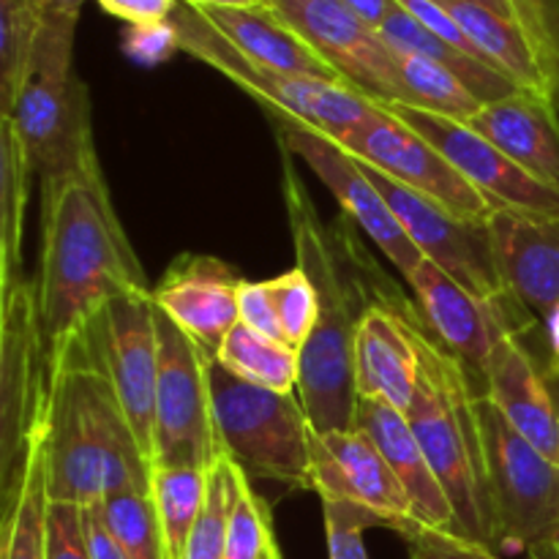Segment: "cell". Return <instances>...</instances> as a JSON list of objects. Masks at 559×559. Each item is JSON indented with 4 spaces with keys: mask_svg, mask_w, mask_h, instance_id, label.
<instances>
[{
    "mask_svg": "<svg viewBox=\"0 0 559 559\" xmlns=\"http://www.w3.org/2000/svg\"><path fill=\"white\" fill-rule=\"evenodd\" d=\"M211 399L222 456L238 464L249 478L314 491V429L300 396L251 385L213 358Z\"/></svg>",
    "mask_w": 559,
    "mask_h": 559,
    "instance_id": "8992f818",
    "label": "cell"
},
{
    "mask_svg": "<svg viewBox=\"0 0 559 559\" xmlns=\"http://www.w3.org/2000/svg\"><path fill=\"white\" fill-rule=\"evenodd\" d=\"M123 49L136 63H162L169 55L178 52V33L173 20L156 22V25H129L123 36Z\"/></svg>",
    "mask_w": 559,
    "mask_h": 559,
    "instance_id": "7bdbcfd3",
    "label": "cell"
},
{
    "mask_svg": "<svg viewBox=\"0 0 559 559\" xmlns=\"http://www.w3.org/2000/svg\"><path fill=\"white\" fill-rule=\"evenodd\" d=\"M360 22H366L369 27L380 31L382 22L391 16V11L396 9V0H342Z\"/></svg>",
    "mask_w": 559,
    "mask_h": 559,
    "instance_id": "bcb514c9",
    "label": "cell"
},
{
    "mask_svg": "<svg viewBox=\"0 0 559 559\" xmlns=\"http://www.w3.org/2000/svg\"><path fill=\"white\" fill-rule=\"evenodd\" d=\"M473 3H480V5H489L491 11H497V14H506L513 20V11H511V3L508 0H473Z\"/></svg>",
    "mask_w": 559,
    "mask_h": 559,
    "instance_id": "f907efd6",
    "label": "cell"
},
{
    "mask_svg": "<svg viewBox=\"0 0 559 559\" xmlns=\"http://www.w3.org/2000/svg\"><path fill=\"white\" fill-rule=\"evenodd\" d=\"M47 559H91L82 530V506L49 502Z\"/></svg>",
    "mask_w": 559,
    "mask_h": 559,
    "instance_id": "60d3db41",
    "label": "cell"
},
{
    "mask_svg": "<svg viewBox=\"0 0 559 559\" xmlns=\"http://www.w3.org/2000/svg\"><path fill=\"white\" fill-rule=\"evenodd\" d=\"M273 300H276L278 322H282L284 338L289 347L300 353L306 342L314 333L317 322H320V293H317L314 282L300 271L298 265L293 271L282 273V276L271 278Z\"/></svg>",
    "mask_w": 559,
    "mask_h": 559,
    "instance_id": "8d00e7d4",
    "label": "cell"
},
{
    "mask_svg": "<svg viewBox=\"0 0 559 559\" xmlns=\"http://www.w3.org/2000/svg\"><path fill=\"white\" fill-rule=\"evenodd\" d=\"M273 9L320 52L336 74L371 102L409 104L399 55L342 0H276Z\"/></svg>",
    "mask_w": 559,
    "mask_h": 559,
    "instance_id": "2e32d148",
    "label": "cell"
},
{
    "mask_svg": "<svg viewBox=\"0 0 559 559\" xmlns=\"http://www.w3.org/2000/svg\"><path fill=\"white\" fill-rule=\"evenodd\" d=\"M41 14L31 0H0V118L11 112L36 47Z\"/></svg>",
    "mask_w": 559,
    "mask_h": 559,
    "instance_id": "836d02e7",
    "label": "cell"
},
{
    "mask_svg": "<svg viewBox=\"0 0 559 559\" xmlns=\"http://www.w3.org/2000/svg\"><path fill=\"white\" fill-rule=\"evenodd\" d=\"M85 342L93 347V360L107 371L142 451L153 459L158 385L153 289H134L109 300L87 331Z\"/></svg>",
    "mask_w": 559,
    "mask_h": 559,
    "instance_id": "7c38bea8",
    "label": "cell"
},
{
    "mask_svg": "<svg viewBox=\"0 0 559 559\" xmlns=\"http://www.w3.org/2000/svg\"><path fill=\"white\" fill-rule=\"evenodd\" d=\"M82 338L49 360L44 413L49 500L96 506L126 489H151L142 451L107 371L82 358Z\"/></svg>",
    "mask_w": 559,
    "mask_h": 559,
    "instance_id": "3957f363",
    "label": "cell"
},
{
    "mask_svg": "<svg viewBox=\"0 0 559 559\" xmlns=\"http://www.w3.org/2000/svg\"><path fill=\"white\" fill-rule=\"evenodd\" d=\"M489 229L508 293L540 322L559 306V218L495 213Z\"/></svg>",
    "mask_w": 559,
    "mask_h": 559,
    "instance_id": "7402d4cb",
    "label": "cell"
},
{
    "mask_svg": "<svg viewBox=\"0 0 559 559\" xmlns=\"http://www.w3.org/2000/svg\"><path fill=\"white\" fill-rule=\"evenodd\" d=\"M82 530H85V544L91 559H129L123 546L112 535V530L104 522L98 506H82Z\"/></svg>",
    "mask_w": 559,
    "mask_h": 559,
    "instance_id": "f6af8a7d",
    "label": "cell"
},
{
    "mask_svg": "<svg viewBox=\"0 0 559 559\" xmlns=\"http://www.w3.org/2000/svg\"><path fill=\"white\" fill-rule=\"evenodd\" d=\"M96 3L126 25H156L173 16L178 0H96Z\"/></svg>",
    "mask_w": 559,
    "mask_h": 559,
    "instance_id": "ee69618b",
    "label": "cell"
},
{
    "mask_svg": "<svg viewBox=\"0 0 559 559\" xmlns=\"http://www.w3.org/2000/svg\"><path fill=\"white\" fill-rule=\"evenodd\" d=\"M322 516H325L328 557L331 559H369L364 533L369 527H385V522L377 519L374 513L347 506V502L322 500Z\"/></svg>",
    "mask_w": 559,
    "mask_h": 559,
    "instance_id": "74e56055",
    "label": "cell"
},
{
    "mask_svg": "<svg viewBox=\"0 0 559 559\" xmlns=\"http://www.w3.org/2000/svg\"><path fill=\"white\" fill-rule=\"evenodd\" d=\"M513 11V20L522 27L527 41L533 44L546 76H549L551 96H555V82L559 69V41H557V11L551 9V0H508Z\"/></svg>",
    "mask_w": 559,
    "mask_h": 559,
    "instance_id": "f35d334b",
    "label": "cell"
},
{
    "mask_svg": "<svg viewBox=\"0 0 559 559\" xmlns=\"http://www.w3.org/2000/svg\"><path fill=\"white\" fill-rule=\"evenodd\" d=\"M211 469L186 464H156L151 467V497L162 522L167 557H183L186 540L207 502Z\"/></svg>",
    "mask_w": 559,
    "mask_h": 559,
    "instance_id": "f546056e",
    "label": "cell"
},
{
    "mask_svg": "<svg viewBox=\"0 0 559 559\" xmlns=\"http://www.w3.org/2000/svg\"><path fill=\"white\" fill-rule=\"evenodd\" d=\"M535 180L559 191V109L546 93L516 91L467 120Z\"/></svg>",
    "mask_w": 559,
    "mask_h": 559,
    "instance_id": "603a6c76",
    "label": "cell"
},
{
    "mask_svg": "<svg viewBox=\"0 0 559 559\" xmlns=\"http://www.w3.org/2000/svg\"><path fill=\"white\" fill-rule=\"evenodd\" d=\"M240 284L243 278L218 257L180 254L153 289V304L216 358L224 338L240 322Z\"/></svg>",
    "mask_w": 559,
    "mask_h": 559,
    "instance_id": "d6986e66",
    "label": "cell"
},
{
    "mask_svg": "<svg viewBox=\"0 0 559 559\" xmlns=\"http://www.w3.org/2000/svg\"><path fill=\"white\" fill-rule=\"evenodd\" d=\"M331 140L360 164L380 169L404 189L418 191L462 222H489L497 213L426 136L388 112L380 102H374L369 118Z\"/></svg>",
    "mask_w": 559,
    "mask_h": 559,
    "instance_id": "8fae6325",
    "label": "cell"
},
{
    "mask_svg": "<svg viewBox=\"0 0 559 559\" xmlns=\"http://www.w3.org/2000/svg\"><path fill=\"white\" fill-rule=\"evenodd\" d=\"M169 20L178 33L180 52L202 60L227 76L240 91L254 96L273 118L295 120L328 136H338L369 118L374 109V102L349 87L347 82L282 74V71L254 63L240 49H235L200 11L180 0Z\"/></svg>",
    "mask_w": 559,
    "mask_h": 559,
    "instance_id": "52a82bcc",
    "label": "cell"
},
{
    "mask_svg": "<svg viewBox=\"0 0 559 559\" xmlns=\"http://www.w3.org/2000/svg\"><path fill=\"white\" fill-rule=\"evenodd\" d=\"M484 391L530 445L559 464V407L524 336L511 333L497 344L484 369Z\"/></svg>",
    "mask_w": 559,
    "mask_h": 559,
    "instance_id": "44dd1931",
    "label": "cell"
},
{
    "mask_svg": "<svg viewBox=\"0 0 559 559\" xmlns=\"http://www.w3.org/2000/svg\"><path fill=\"white\" fill-rule=\"evenodd\" d=\"M41 16H80L85 0H31Z\"/></svg>",
    "mask_w": 559,
    "mask_h": 559,
    "instance_id": "c3c4849f",
    "label": "cell"
},
{
    "mask_svg": "<svg viewBox=\"0 0 559 559\" xmlns=\"http://www.w3.org/2000/svg\"><path fill=\"white\" fill-rule=\"evenodd\" d=\"M271 3H276V0H271Z\"/></svg>",
    "mask_w": 559,
    "mask_h": 559,
    "instance_id": "9f6ffc18",
    "label": "cell"
},
{
    "mask_svg": "<svg viewBox=\"0 0 559 559\" xmlns=\"http://www.w3.org/2000/svg\"><path fill=\"white\" fill-rule=\"evenodd\" d=\"M0 500H3V559H47V516L52 500H49L41 435L27 451L14 486Z\"/></svg>",
    "mask_w": 559,
    "mask_h": 559,
    "instance_id": "83f0119b",
    "label": "cell"
},
{
    "mask_svg": "<svg viewBox=\"0 0 559 559\" xmlns=\"http://www.w3.org/2000/svg\"><path fill=\"white\" fill-rule=\"evenodd\" d=\"M158 385L153 459L211 469L222 459L211 399V355L156 306Z\"/></svg>",
    "mask_w": 559,
    "mask_h": 559,
    "instance_id": "30bf717a",
    "label": "cell"
},
{
    "mask_svg": "<svg viewBox=\"0 0 559 559\" xmlns=\"http://www.w3.org/2000/svg\"><path fill=\"white\" fill-rule=\"evenodd\" d=\"M180 3L191 5V9H262V5H273L271 0H180Z\"/></svg>",
    "mask_w": 559,
    "mask_h": 559,
    "instance_id": "681fc988",
    "label": "cell"
},
{
    "mask_svg": "<svg viewBox=\"0 0 559 559\" xmlns=\"http://www.w3.org/2000/svg\"><path fill=\"white\" fill-rule=\"evenodd\" d=\"M540 328H544L546 347H549L551 371L559 377V306H555V309L540 320Z\"/></svg>",
    "mask_w": 559,
    "mask_h": 559,
    "instance_id": "7dc6e473",
    "label": "cell"
},
{
    "mask_svg": "<svg viewBox=\"0 0 559 559\" xmlns=\"http://www.w3.org/2000/svg\"><path fill=\"white\" fill-rule=\"evenodd\" d=\"M235 49L254 63L282 74L314 76L344 82L328 60L278 14L273 5L262 9H197Z\"/></svg>",
    "mask_w": 559,
    "mask_h": 559,
    "instance_id": "d4e9b609",
    "label": "cell"
},
{
    "mask_svg": "<svg viewBox=\"0 0 559 559\" xmlns=\"http://www.w3.org/2000/svg\"><path fill=\"white\" fill-rule=\"evenodd\" d=\"M424 322L407 298L377 304L360 317L355 331V388L358 399H380L407 413L420 377L415 325Z\"/></svg>",
    "mask_w": 559,
    "mask_h": 559,
    "instance_id": "ffe728a7",
    "label": "cell"
},
{
    "mask_svg": "<svg viewBox=\"0 0 559 559\" xmlns=\"http://www.w3.org/2000/svg\"><path fill=\"white\" fill-rule=\"evenodd\" d=\"M355 429L371 437L382 451L385 462L396 473L399 484L404 486L413 506V516L418 527L451 530L453 533V508L445 489L437 480L407 413L380 402V399H358V415H355Z\"/></svg>",
    "mask_w": 559,
    "mask_h": 559,
    "instance_id": "cb8c5ba5",
    "label": "cell"
},
{
    "mask_svg": "<svg viewBox=\"0 0 559 559\" xmlns=\"http://www.w3.org/2000/svg\"><path fill=\"white\" fill-rule=\"evenodd\" d=\"M238 311H240V325L251 328V331L262 333L276 342H287L278 322L276 300H273L271 282H246L240 284L238 295Z\"/></svg>",
    "mask_w": 559,
    "mask_h": 559,
    "instance_id": "b9f144b4",
    "label": "cell"
},
{
    "mask_svg": "<svg viewBox=\"0 0 559 559\" xmlns=\"http://www.w3.org/2000/svg\"><path fill=\"white\" fill-rule=\"evenodd\" d=\"M311 475L322 500L364 508L399 535L415 524L413 506L380 448L360 429L328 431L311 440Z\"/></svg>",
    "mask_w": 559,
    "mask_h": 559,
    "instance_id": "ac0fdd59",
    "label": "cell"
},
{
    "mask_svg": "<svg viewBox=\"0 0 559 559\" xmlns=\"http://www.w3.org/2000/svg\"><path fill=\"white\" fill-rule=\"evenodd\" d=\"M486 475L495 508L497 551H533L559 544V464L530 445L495 402L475 396Z\"/></svg>",
    "mask_w": 559,
    "mask_h": 559,
    "instance_id": "ba28073f",
    "label": "cell"
},
{
    "mask_svg": "<svg viewBox=\"0 0 559 559\" xmlns=\"http://www.w3.org/2000/svg\"><path fill=\"white\" fill-rule=\"evenodd\" d=\"M380 104L409 129L426 136L497 213L522 218H559V191L535 180L527 169L511 162L469 123L426 112L409 104Z\"/></svg>",
    "mask_w": 559,
    "mask_h": 559,
    "instance_id": "4fadbf2b",
    "label": "cell"
},
{
    "mask_svg": "<svg viewBox=\"0 0 559 559\" xmlns=\"http://www.w3.org/2000/svg\"><path fill=\"white\" fill-rule=\"evenodd\" d=\"M276 120V134L284 151L304 158L306 167H311V173L333 191L344 216L353 218L358 229H364L366 238L402 273L404 282H409L424 262V254L404 233L402 222L380 194L374 180L369 178L364 164L322 131L300 126L295 120Z\"/></svg>",
    "mask_w": 559,
    "mask_h": 559,
    "instance_id": "9a60e30c",
    "label": "cell"
},
{
    "mask_svg": "<svg viewBox=\"0 0 559 559\" xmlns=\"http://www.w3.org/2000/svg\"><path fill=\"white\" fill-rule=\"evenodd\" d=\"M409 287L415 289L426 328L478 377H484L486 364L502 338L511 333L527 336L538 322L513 295L500 300L478 298L429 260L420 262Z\"/></svg>",
    "mask_w": 559,
    "mask_h": 559,
    "instance_id": "e0dca14e",
    "label": "cell"
},
{
    "mask_svg": "<svg viewBox=\"0 0 559 559\" xmlns=\"http://www.w3.org/2000/svg\"><path fill=\"white\" fill-rule=\"evenodd\" d=\"M76 22L80 16H41L22 91L3 115L41 180L76 167L96 147L91 93L74 71Z\"/></svg>",
    "mask_w": 559,
    "mask_h": 559,
    "instance_id": "5b68a950",
    "label": "cell"
},
{
    "mask_svg": "<svg viewBox=\"0 0 559 559\" xmlns=\"http://www.w3.org/2000/svg\"><path fill=\"white\" fill-rule=\"evenodd\" d=\"M377 33H380L388 41V47L396 49V52L420 55V58L445 66V69L451 71V74H456L459 80L464 82V87L484 104L500 102V98L513 96L516 91H522L516 82L508 80V76L502 74V71H497L495 66L484 63V60L473 58V55L467 52H459L456 47H451V44H445L442 38H437L429 27L420 25V22L415 20L409 11H404L399 3Z\"/></svg>",
    "mask_w": 559,
    "mask_h": 559,
    "instance_id": "4316f807",
    "label": "cell"
},
{
    "mask_svg": "<svg viewBox=\"0 0 559 559\" xmlns=\"http://www.w3.org/2000/svg\"><path fill=\"white\" fill-rule=\"evenodd\" d=\"M273 544H276V535H273L271 508L257 495L249 475L240 469L224 559H262Z\"/></svg>",
    "mask_w": 559,
    "mask_h": 559,
    "instance_id": "d590c367",
    "label": "cell"
},
{
    "mask_svg": "<svg viewBox=\"0 0 559 559\" xmlns=\"http://www.w3.org/2000/svg\"><path fill=\"white\" fill-rule=\"evenodd\" d=\"M420 377L407 420L453 508V533L497 551L473 371L448 353L426 322L415 325Z\"/></svg>",
    "mask_w": 559,
    "mask_h": 559,
    "instance_id": "277c9868",
    "label": "cell"
},
{
    "mask_svg": "<svg viewBox=\"0 0 559 559\" xmlns=\"http://www.w3.org/2000/svg\"><path fill=\"white\" fill-rule=\"evenodd\" d=\"M31 162L11 120L0 118V287L22 276Z\"/></svg>",
    "mask_w": 559,
    "mask_h": 559,
    "instance_id": "f1b7e54d",
    "label": "cell"
},
{
    "mask_svg": "<svg viewBox=\"0 0 559 559\" xmlns=\"http://www.w3.org/2000/svg\"><path fill=\"white\" fill-rule=\"evenodd\" d=\"M216 360L251 385L278 393H295L300 380V353L287 342H276L246 325H235L224 338Z\"/></svg>",
    "mask_w": 559,
    "mask_h": 559,
    "instance_id": "4dcf8cb0",
    "label": "cell"
},
{
    "mask_svg": "<svg viewBox=\"0 0 559 559\" xmlns=\"http://www.w3.org/2000/svg\"><path fill=\"white\" fill-rule=\"evenodd\" d=\"M293 153L282 147L284 202L293 227L298 267L320 293V322L300 347L298 396L314 435L355 429L358 388H355V331L371 306L396 304L404 295L355 238L358 224L342 213L331 224L317 213L295 173Z\"/></svg>",
    "mask_w": 559,
    "mask_h": 559,
    "instance_id": "6da1fadb",
    "label": "cell"
},
{
    "mask_svg": "<svg viewBox=\"0 0 559 559\" xmlns=\"http://www.w3.org/2000/svg\"><path fill=\"white\" fill-rule=\"evenodd\" d=\"M129 559H169L151 489H126L96 502Z\"/></svg>",
    "mask_w": 559,
    "mask_h": 559,
    "instance_id": "d6a6232c",
    "label": "cell"
},
{
    "mask_svg": "<svg viewBox=\"0 0 559 559\" xmlns=\"http://www.w3.org/2000/svg\"><path fill=\"white\" fill-rule=\"evenodd\" d=\"M557 33H559V14H557Z\"/></svg>",
    "mask_w": 559,
    "mask_h": 559,
    "instance_id": "11a10c76",
    "label": "cell"
},
{
    "mask_svg": "<svg viewBox=\"0 0 559 559\" xmlns=\"http://www.w3.org/2000/svg\"><path fill=\"white\" fill-rule=\"evenodd\" d=\"M402 538L407 540L409 559H502L500 551L486 549L451 530L413 527Z\"/></svg>",
    "mask_w": 559,
    "mask_h": 559,
    "instance_id": "ab89813d",
    "label": "cell"
},
{
    "mask_svg": "<svg viewBox=\"0 0 559 559\" xmlns=\"http://www.w3.org/2000/svg\"><path fill=\"white\" fill-rule=\"evenodd\" d=\"M262 559H282V549H278V544H273L271 549L265 551V557H262Z\"/></svg>",
    "mask_w": 559,
    "mask_h": 559,
    "instance_id": "f5cc1de1",
    "label": "cell"
},
{
    "mask_svg": "<svg viewBox=\"0 0 559 559\" xmlns=\"http://www.w3.org/2000/svg\"><path fill=\"white\" fill-rule=\"evenodd\" d=\"M364 167L424 260L435 262L453 282L478 298L500 300L511 295L502 282L489 222H462L418 191L404 189L380 169L369 164Z\"/></svg>",
    "mask_w": 559,
    "mask_h": 559,
    "instance_id": "5bb4252c",
    "label": "cell"
},
{
    "mask_svg": "<svg viewBox=\"0 0 559 559\" xmlns=\"http://www.w3.org/2000/svg\"><path fill=\"white\" fill-rule=\"evenodd\" d=\"M0 306V497L14 486L27 451L44 429L49 396L47 342L36 282L3 284Z\"/></svg>",
    "mask_w": 559,
    "mask_h": 559,
    "instance_id": "9c48e42d",
    "label": "cell"
},
{
    "mask_svg": "<svg viewBox=\"0 0 559 559\" xmlns=\"http://www.w3.org/2000/svg\"><path fill=\"white\" fill-rule=\"evenodd\" d=\"M153 289L115 213L96 147L76 167L41 180L38 314L47 358L87 336L112 298Z\"/></svg>",
    "mask_w": 559,
    "mask_h": 559,
    "instance_id": "7a4b0ae2",
    "label": "cell"
},
{
    "mask_svg": "<svg viewBox=\"0 0 559 559\" xmlns=\"http://www.w3.org/2000/svg\"><path fill=\"white\" fill-rule=\"evenodd\" d=\"M524 559H559V549L557 546H540V549L527 551Z\"/></svg>",
    "mask_w": 559,
    "mask_h": 559,
    "instance_id": "816d5d0a",
    "label": "cell"
},
{
    "mask_svg": "<svg viewBox=\"0 0 559 559\" xmlns=\"http://www.w3.org/2000/svg\"><path fill=\"white\" fill-rule=\"evenodd\" d=\"M396 52V49H393ZM399 55V69H402L404 87H407L409 107L426 109V112L445 115V118L464 120L467 123L473 115H478L486 107L480 98L464 87V82L445 66L426 60L420 55Z\"/></svg>",
    "mask_w": 559,
    "mask_h": 559,
    "instance_id": "1f68e13d",
    "label": "cell"
},
{
    "mask_svg": "<svg viewBox=\"0 0 559 559\" xmlns=\"http://www.w3.org/2000/svg\"><path fill=\"white\" fill-rule=\"evenodd\" d=\"M440 3L462 25V31L467 33L473 47L484 55L486 63L502 71L522 91L551 96L549 76H546L533 44L527 41V36L516 25V20H511L506 14H497L489 5L473 3V0H440Z\"/></svg>",
    "mask_w": 559,
    "mask_h": 559,
    "instance_id": "484cf974",
    "label": "cell"
},
{
    "mask_svg": "<svg viewBox=\"0 0 559 559\" xmlns=\"http://www.w3.org/2000/svg\"><path fill=\"white\" fill-rule=\"evenodd\" d=\"M240 467L227 456L218 459L211 467V486H207V502L186 540L180 559H224L227 551V527L233 513L235 489H238Z\"/></svg>",
    "mask_w": 559,
    "mask_h": 559,
    "instance_id": "e575fe53",
    "label": "cell"
},
{
    "mask_svg": "<svg viewBox=\"0 0 559 559\" xmlns=\"http://www.w3.org/2000/svg\"><path fill=\"white\" fill-rule=\"evenodd\" d=\"M557 41H559V33H557ZM555 104L559 109V69H557V82H555Z\"/></svg>",
    "mask_w": 559,
    "mask_h": 559,
    "instance_id": "db71d44e",
    "label": "cell"
},
{
    "mask_svg": "<svg viewBox=\"0 0 559 559\" xmlns=\"http://www.w3.org/2000/svg\"><path fill=\"white\" fill-rule=\"evenodd\" d=\"M557 549H559V544H557Z\"/></svg>",
    "mask_w": 559,
    "mask_h": 559,
    "instance_id": "6f0895ef",
    "label": "cell"
}]
</instances>
